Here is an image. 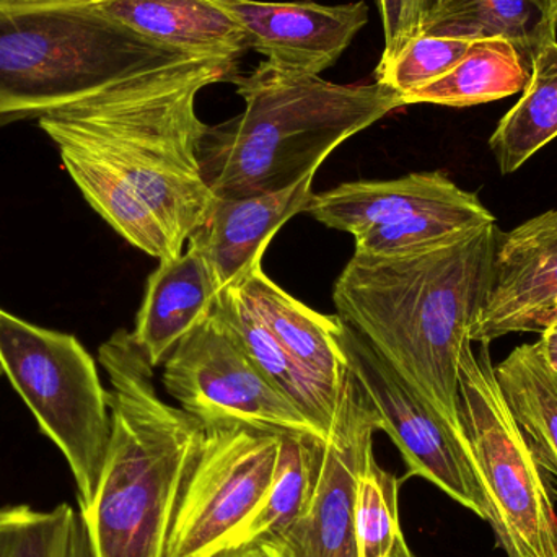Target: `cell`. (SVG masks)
I'll return each instance as SVG.
<instances>
[{
	"label": "cell",
	"instance_id": "cell-1",
	"mask_svg": "<svg viewBox=\"0 0 557 557\" xmlns=\"http://www.w3.org/2000/svg\"><path fill=\"white\" fill-rule=\"evenodd\" d=\"M237 62L165 49L101 90L39 117L51 140L67 139L110 163L149 206L178 253L215 196L198 149L208 124L199 94L234 82Z\"/></svg>",
	"mask_w": 557,
	"mask_h": 557
},
{
	"label": "cell",
	"instance_id": "cell-2",
	"mask_svg": "<svg viewBox=\"0 0 557 557\" xmlns=\"http://www.w3.org/2000/svg\"><path fill=\"white\" fill-rule=\"evenodd\" d=\"M503 234L494 222L398 257L354 253L334 282L337 317L458 429L461 347L490 294Z\"/></svg>",
	"mask_w": 557,
	"mask_h": 557
},
{
	"label": "cell",
	"instance_id": "cell-3",
	"mask_svg": "<svg viewBox=\"0 0 557 557\" xmlns=\"http://www.w3.org/2000/svg\"><path fill=\"white\" fill-rule=\"evenodd\" d=\"M111 434L94 503L82 513L95 557H165L206 425L157 393L153 367L131 331L101 344Z\"/></svg>",
	"mask_w": 557,
	"mask_h": 557
},
{
	"label": "cell",
	"instance_id": "cell-4",
	"mask_svg": "<svg viewBox=\"0 0 557 557\" xmlns=\"http://www.w3.org/2000/svg\"><path fill=\"white\" fill-rule=\"evenodd\" d=\"M232 84L245 110L206 127L198 157L215 198L281 191L318 172L341 146L405 107L380 84L343 85L261 62Z\"/></svg>",
	"mask_w": 557,
	"mask_h": 557
},
{
	"label": "cell",
	"instance_id": "cell-5",
	"mask_svg": "<svg viewBox=\"0 0 557 557\" xmlns=\"http://www.w3.org/2000/svg\"><path fill=\"white\" fill-rule=\"evenodd\" d=\"M88 0L0 2V124L75 103L165 51Z\"/></svg>",
	"mask_w": 557,
	"mask_h": 557
},
{
	"label": "cell",
	"instance_id": "cell-6",
	"mask_svg": "<svg viewBox=\"0 0 557 557\" xmlns=\"http://www.w3.org/2000/svg\"><path fill=\"white\" fill-rule=\"evenodd\" d=\"M0 367L67 460L84 513L94 503L111 434L108 389L94 357L72 334L0 308Z\"/></svg>",
	"mask_w": 557,
	"mask_h": 557
},
{
	"label": "cell",
	"instance_id": "cell-7",
	"mask_svg": "<svg viewBox=\"0 0 557 557\" xmlns=\"http://www.w3.org/2000/svg\"><path fill=\"white\" fill-rule=\"evenodd\" d=\"M458 419L490 503L487 522L507 557H552L557 548L553 487L513 421L490 344L461 347Z\"/></svg>",
	"mask_w": 557,
	"mask_h": 557
},
{
	"label": "cell",
	"instance_id": "cell-8",
	"mask_svg": "<svg viewBox=\"0 0 557 557\" xmlns=\"http://www.w3.org/2000/svg\"><path fill=\"white\" fill-rule=\"evenodd\" d=\"M307 214L354 237V253L398 257L444 244L496 215L476 193L441 172L411 173L386 182L344 183L311 195Z\"/></svg>",
	"mask_w": 557,
	"mask_h": 557
},
{
	"label": "cell",
	"instance_id": "cell-9",
	"mask_svg": "<svg viewBox=\"0 0 557 557\" xmlns=\"http://www.w3.org/2000/svg\"><path fill=\"white\" fill-rule=\"evenodd\" d=\"M163 386L206 428L250 425L324 437L264 376L215 304L163 363Z\"/></svg>",
	"mask_w": 557,
	"mask_h": 557
},
{
	"label": "cell",
	"instance_id": "cell-10",
	"mask_svg": "<svg viewBox=\"0 0 557 557\" xmlns=\"http://www.w3.org/2000/svg\"><path fill=\"white\" fill-rule=\"evenodd\" d=\"M281 432L206 428L205 444L176 507L165 557L224 552L263 503L276 473Z\"/></svg>",
	"mask_w": 557,
	"mask_h": 557
},
{
	"label": "cell",
	"instance_id": "cell-11",
	"mask_svg": "<svg viewBox=\"0 0 557 557\" xmlns=\"http://www.w3.org/2000/svg\"><path fill=\"white\" fill-rule=\"evenodd\" d=\"M341 343L350 372L375 411L380 431L386 432L401 451L408 467L403 480L424 478L487 520L486 491L461 429L429 405L359 331L344 321Z\"/></svg>",
	"mask_w": 557,
	"mask_h": 557
},
{
	"label": "cell",
	"instance_id": "cell-12",
	"mask_svg": "<svg viewBox=\"0 0 557 557\" xmlns=\"http://www.w3.org/2000/svg\"><path fill=\"white\" fill-rule=\"evenodd\" d=\"M379 419L347 370L323 442L310 503L290 527L258 548L267 557H360L356 504L360 476L373 457Z\"/></svg>",
	"mask_w": 557,
	"mask_h": 557
},
{
	"label": "cell",
	"instance_id": "cell-13",
	"mask_svg": "<svg viewBox=\"0 0 557 557\" xmlns=\"http://www.w3.org/2000/svg\"><path fill=\"white\" fill-rule=\"evenodd\" d=\"M557 300V209L503 234L471 343L542 333Z\"/></svg>",
	"mask_w": 557,
	"mask_h": 557
},
{
	"label": "cell",
	"instance_id": "cell-14",
	"mask_svg": "<svg viewBox=\"0 0 557 557\" xmlns=\"http://www.w3.org/2000/svg\"><path fill=\"white\" fill-rule=\"evenodd\" d=\"M247 33L250 49L281 71L320 75L336 64L369 22L366 2L321 5L221 0Z\"/></svg>",
	"mask_w": 557,
	"mask_h": 557
},
{
	"label": "cell",
	"instance_id": "cell-15",
	"mask_svg": "<svg viewBox=\"0 0 557 557\" xmlns=\"http://www.w3.org/2000/svg\"><path fill=\"white\" fill-rule=\"evenodd\" d=\"M317 173H308L281 191L214 199L202 224L189 235L188 248L208 261L219 290L237 284L263 263L285 222L307 211Z\"/></svg>",
	"mask_w": 557,
	"mask_h": 557
},
{
	"label": "cell",
	"instance_id": "cell-16",
	"mask_svg": "<svg viewBox=\"0 0 557 557\" xmlns=\"http://www.w3.org/2000/svg\"><path fill=\"white\" fill-rule=\"evenodd\" d=\"M234 285L288 357L337 401L349 370L341 343V318L318 313L292 297L264 273L263 263Z\"/></svg>",
	"mask_w": 557,
	"mask_h": 557
},
{
	"label": "cell",
	"instance_id": "cell-17",
	"mask_svg": "<svg viewBox=\"0 0 557 557\" xmlns=\"http://www.w3.org/2000/svg\"><path fill=\"white\" fill-rule=\"evenodd\" d=\"M218 282L208 261L188 248L159 261L147 278L146 294L131 331L153 369L163 366L178 344L206 320L218 304Z\"/></svg>",
	"mask_w": 557,
	"mask_h": 557
},
{
	"label": "cell",
	"instance_id": "cell-18",
	"mask_svg": "<svg viewBox=\"0 0 557 557\" xmlns=\"http://www.w3.org/2000/svg\"><path fill=\"white\" fill-rule=\"evenodd\" d=\"M131 32L175 51L238 61L250 49L244 26L221 0H88Z\"/></svg>",
	"mask_w": 557,
	"mask_h": 557
},
{
	"label": "cell",
	"instance_id": "cell-19",
	"mask_svg": "<svg viewBox=\"0 0 557 557\" xmlns=\"http://www.w3.org/2000/svg\"><path fill=\"white\" fill-rule=\"evenodd\" d=\"M504 401L533 457L557 486V373L540 343L522 344L494 366Z\"/></svg>",
	"mask_w": 557,
	"mask_h": 557
},
{
	"label": "cell",
	"instance_id": "cell-20",
	"mask_svg": "<svg viewBox=\"0 0 557 557\" xmlns=\"http://www.w3.org/2000/svg\"><path fill=\"white\" fill-rule=\"evenodd\" d=\"M471 39H506L527 61L557 36V18L545 0H434L422 32Z\"/></svg>",
	"mask_w": 557,
	"mask_h": 557
},
{
	"label": "cell",
	"instance_id": "cell-21",
	"mask_svg": "<svg viewBox=\"0 0 557 557\" xmlns=\"http://www.w3.org/2000/svg\"><path fill=\"white\" fill-rule=\"evenodd\" d=\"M530 78V62L506 39H478L450 72L406 95L408 104L467 108L520 94Z\"/></svg>",
	"mask_w": 557,
	"mask_h": 557
},
{
	"label": "cell",
	"instance_id": "cell-22",
	"mask_svg": "<svg viewBox=\"0 0 557 557\" xmlns=\"http://www.w3.org/2000/svg\"><path fill=\"white\" fill-rule=\"evenodd\" d=\"M556 137L557 38H553L533 54L523 95L497 124L490 147L500 173L512 175Z\"/></svg>",
	"mask_w": 557,
	"mask_h": 557
},
{
	"label": "cell",
	"instance_id": "cell-23",
	"mask_svg": "<svg viewBox=\"0 0 557 557\" xmlns=\"http://www.w3.org/2000/svg\"><path fill=\"white\" fill-rule=\"evenodd\" d=\"M219 307L264 376L326 437L337 401L288 357L235 285L221 292Z\"/></svg>",
	"mask_w": 557,
	"mask_h": 557
},
{
	"label": "cell",
	"instance_id": "cell-24",
	"mask_svg": "<svg viewBox=\"0 0 557 557\" xmlns=\"http://www.w3.org/2000/svg\"><path fill=\"white\" fill-rule=\"evenodd\" d=\"M324 437L281 432V451L273 484L251 519L225 549L260 546L284 532L304 512L320 473ZM224 549V552H225Z\"/></svg>",
	"mask_w": 557,
	"mask_h": 557
},
{
	"label": "cell",
	"instance_id": "cell-25",
	"mask_svg": "<svg viewBox=\"0 0 557 557\" xmlns=\"http://www.w3.org/2000/svg\"><path fill=\"white\" fill-rule=\"evenodd\" d=\"M0 557H95L81 510L28 504L0 507Z\"/></svg>",
	"mask_w": 557,
	"mask_h": 557
},
{
	"label": "cell",
	"instance_id": "cell-26",
	"mask_svg": "<svg viewBox=\"0 0 557 557\" xmlns=\"http://www.w3.org/2000/svg\"><path fill=\"white\" fill-rule=\"evenodd\" d=\"M401 480L370 458L357 491L356 522L360 557H395L406 545L399 525Z\"/></svg>",
	"mask_w": 557,
	"mask_h": 557
},
{
	"label": "cell",
	"instance_id": "cell-27",
	"mask_svg": "<svg viewBox=\"0 0 557 557\" xmlns=\"http://www.w3.org/2000/svg\"><path fill=\"white\" fill-rule=\"evenodd\" d=\"M471 45V39L421 33L392 62L375 69V82L395 90L403 100L406 95L444 77Z\"/></svg>",
	"mask_w": 557,
	"mask_h": 557
},
{
	"label": "cell",
	"instance_id": "cell-28",
	"mask_svg": "<svg viewBox=\"0 0 557 557\" xmlns=\"http://www.w3.org/2000/svg\"><path fill=\"white\" fill-rule=\"evenodd\" d=\"M382 16L383 45L382 58L376 67L392 62L406 45L421 35L425 16L434 0H376Z\"/></svg>",
	"mask_w": 557,
	"mask_h": 557
},
{
	"label": "cell",
	"instance_id": "cell-29",
	"mask_svg": "<svg viewBox=\"0 0 557 557\" xmlns=\"http://www.w3.org/2000/svg\"><path fill=\"white\" fill-rule=\"evenodd\" d=\"M540 337V346H542L543 356L553 370L557 373V320L543 330Z\"/></svg>",
	"mask_w": 557,
	"mask_h": 557
},
{
	"label": "cell",
	"instance_id": "cell-30",
	"mask_svg": "<svg viewBox=\"0 0 557 557\" xmlns=\"http://www.w3.org/2000/svg\"><path fill=\"white\" fill-rule=\"evenodd\" d=\"M212 557H267L258 546H247V548L225 549Z\"/></svg>",
	"mask_w": 557,
	"mask_h": 557
},
{
	"label": "cell",
	"instance_id": "cell-31",
	"mask_svg": "<svg viewBox=\"0 0 557 557\" xmlns=\"http://www.w3.org/2000/svg\"><path fill=\"white\" fill-rule=\"evenodd\" d=\"M395 557H418V556H416L414 553H412L411 549H409L408 543H406V545L403 546V548L399 549L398 553H396Z\"/></svg>",
	"mask_w": 557,
	"mask_h": 557
},
{
	"label": "cell",
	"instance_id": "cell-32",
	"mask_svg": "<svg viewBox=\"0 0 557 557\" xmlns=\"http://www.w3.org/2000/svg\"><path fill=\"white\" fill-rule=\"evenodd\" d=\"M546 5H548L549 12L557 18V0H545Z\"/></svg>",
	"mask_w": 557,
	"mask_h": 557
},
{
	"label": "cell",
	"instance_id": "cell-33",
	"mask_svg": "<svg viewBox=\"0 0 557 557\" xmlns=\"http://www.w3.org/2000/svg\"><path fill=\"white\" fill-rule=\"evenodd\" d=\"M556 320H557V300H556L555 307H553L552 314H549L548 324H552L553 321H556ZM548 324H546V326H548ZM542 333H543V331H542Z\"/></svg>",
	"mask_w": 557,
	"mask_h": 557
},
{
	"label": "cell",
	"instance_id": "cell-34",
	"mask_svg": "<svg viewBox=\"0 0 557 557\" xmlns=\"http://www.w3.org/2000/svg\"><path fill=\"white\" fill-rule=\"evenodd\" d=\"M0 2H28V0H0Z\"/></svg>",
	"mask_w": 557,
	"mask_h": 557
},
{
	"label": "cell",
	"instance_id": "cell-35",
	"mask_svg": "<svg viewBox=\"0 0 557 557\" xmlns=\"http://www.w3.org/2000/svg\"><path fill=\"white\" fill-rule=\"evenodd\" d=\"M3 373V370H2V367H0V375H2Z\"/></svg>",
	"mask_w": 557,
	"mask_h": 557
},
{
	"label": "cell",
	"instance_id": "cell-36",
	"mask_svg": "<svg viewBox=\"0 0 557 557\" xmlns=\"http://www.w3.org/2000/svg\"><path fill=\"white\" fill-rule=\"evenodd\" d=\"M552 557H557V548H556L555 555H553Z\"/></svg>",
	"mask_w": 557,
	"mask_h": 557
}]
</instances>
